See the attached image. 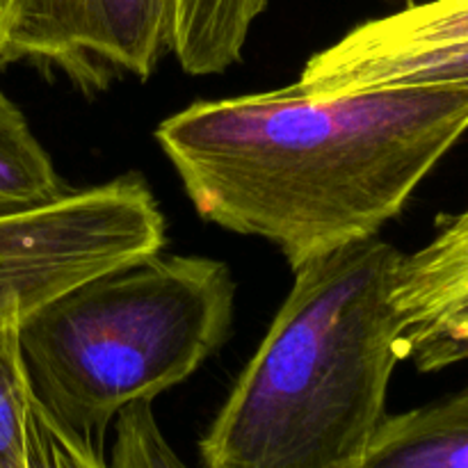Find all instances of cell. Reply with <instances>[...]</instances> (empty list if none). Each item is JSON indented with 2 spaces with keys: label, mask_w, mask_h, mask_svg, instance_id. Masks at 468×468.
<instances>
[{
  "label": "cell",
  "mask_w": 468,
  "mask_h": 468,
  "mask_svg": "<svg viewBox=\"0 0 468 468\" xmlns=\"http://www.w3.org/2000/svg\"><path fill=\"white\" fill-rule=\"evenodd\" d=\"M355 468H468V387L387 416Z\"/></svg>",
  "instance_id": "obj_7"
},
{
  "label": "cell",
  "mask_w": 468,
  "mask_h": 468,
  "mask_svg": "<svg viewBox=\"0 0 468 468\" xmlns=\"http://www.w3.org/2000/svg\"><path fill=\"white\" fill-rule=\"evenodd\" d=\"M165 215L137 174L0 219V327L76 283L165 250Z\"/></svg>",
  "instance_id": "obj_4"
},
{
  "label": "cell",
  "mask_w": 468,
  "mask_h": 468,
  "mask_svg": "<svg viewBox=\"0 0 468 468\" xmlns=\"http://www.w3.org/2000/svg\"><path fill=\"white\" fill-rule=\"evenodd\" d=\"M402 356L420 373H434L468 361V320L443 324L428 334L402 341Z\"/></svg>",
  "instance_id": "obj_15"
},
{
  "label": "cell",
  "mask_w": 468,
  "mask_h": 468,
  "mask_svg": "<svg viewBox=\"0 0 468 468\" xmlns=\"http://www.w3.org/2000/svg\"><path fill=\"white\" fill-rule=\"evenodd\" d=\"M400 3H407V5H410V3H414V0H400Z\"/></svg>",
  "instance_id": "obj_17"
},
{
  "label": "cell",
  "mask_w": 468,
  "mask_h": 468,
  "mask_svg": "<svg viewBox=\"0 0 468 468\" xmlns=\"http://www.w3.org/2000/svg\"><path fill=\"white\" fill-rule=\"evenodd\" d=\"M297 85L311 94H341L375 87L468 85V39L350 62H320L311 58Z\"/></svg>",
  "instance_id": "obj_8"
},
{
  "label": "cell",
  "mask_w": 468,
  "mask_h": 468,
  "mask_svg": "<svg viewBox=\"0 0 468 468\" xmlns=\"http://www.w3.org/2000/svg\"><path fill=\"white\" fill-rule=\"evenodd\" d=\"M393 306L402 324V341L468 320V206L439 219L428 245L402 254Z\"/></svg>",
  "instance_id": "obj_6"
},
{
  "label": "cell",
  "mask_w": 468,
  "mask_h": 468,
  "mask_svg": "<svg viewBox=\"0 0 468 468\" xmlns=\"http://www.w3.org/2000/svg\"><path fill=\"white\" fill-rule=\"evenodd\" d=\"M27 468H110L94 441L59 423L37 400L27 420Z\"/></svg>",
  "instance_id": "obj_14"
},
{
  "label": "cell",
  "mask_w": 468,
  "mask_h": 468,
  "mask_svg": "<svg viewBox=\"0 0 468 468\" xmlns=\"http://www.w3.org/2000/svg\"><path fill=\"white\" fill-rule=\"evenodd\" d=\"M110 468H190L169 446L151 402H135L114 419Z\"/></svg>",
  "instance_id": "obj_13"
},
{
  "label": "cell",
  "mask_w": 468,
  "mask_h": 468,
  "mask_svg": "<svg viewBox=\"0 0 468 468\" xmlns=\"http://www.w3.org/2000/svg\"><path fill=\"white\" fill-rule=\"evenodd\" d=\"M32 388L18 346V323L0 327V468H27Z\"/></svg>",
  "instance_id": "obj_12"
},
{
  "label": "cell",
  "mask_w": 468,
  "mask_h": 468,
  "mask_svg": "<svg viewBox=\"0 0 468 468\" xmlns=\"http://www.w3.org/2000/svg\"><path fill=\"white\" fill-rule=\"evenodd\" d=\"M7 67V59H5V53H3V46H0V71Z\"/></svg>",
  "instance_id": "obj_16"
},
{
  "label": "cell",
  "mask_w": 468,
  "mask_h": 468,
  "mask_svg": "<svg viewBox=\"0 0 468 468\" xmlns=\"http://www.w3.org/2000/svg\"><path fill=\"white\" fill-rule=\"evenodd\" d=\"M169 50L190 76L222 73L240 59L268 0H167Z\"/></svg>",
  "instance_id": "obj_9"
},
{
  "label": "cell",
  "mask_w": 468,
  "mask_h": 468,
  "mask_svg": "<svg viewBox=\"0 0 468 468\" xmlns=\"http://www.w3.org/2000/svg\"><path fill=\"white\" fill-rule=\"evenodd\" d=\"M7 64L32 62L85 94L146 80L169 50L167 0H0Z\"/></svg>",
  "instance_id": "obj_5"
},
{
  "label": "cell",
  "mask_w": 468,
  "mask_h": 468,
  "mask_svg": "<svg viewBox=\"0 0 468 468\" xmlns=\"http://www.w3.org/2000/svg\"><path fill=\"white\" fill-rule=\"evenodd\" d=\"M464 39H468V0H430L410 3L400 12L361 23L314 58L320 62H350Z\"/></svg>",
  "instance_id": "obj_10"
},
{
  "label": "cell",
  "mask_w": 468,
  "mask_h": 468,
  "mask_svg": "<svg viewBox=\"0 0 468 468\" xmlns=\"http://www.w3.org/2000/svg\"><path fill=\"white\" fill-rule=\"evenodd\" d=\"M468 131V85L311 94L297 82L197 101L155 140L201 219L291 268L378 238Z\"/></svg>",
  "instance_id": "obj_1"
},
{
  "label": "cell",
  "mask_w": 468,
  "mask_h": 468,
  "mask_svg": "<svg viewBox=\"0 0 468 468\" xmlns=\"http://www.w3.org/2000/svg\"><path fill=\"white\" fill-rule=\"evenodd\" d=\"M69 190L26 114L0 90V219L44 208Z\"/></svg>",
  "instance_id": "obj_11"
},
{
  "label": "cell",
  "mask_w": 468,
  "mask_h": 468,
  "mask_svg": "<svg viewBox=\"0 0 468 468\" xmlns=\"http://www.w3.org/2000/svg\"><path fill=\"white\" fill-rule=\"evenodd\" d=\"M236 282L222 261L155 254L94 274L18 323L35 400L90 441L126 407L195 375L231 334Z\"/></svg>",
  "instance_id": "obj_3"
},
{
  "label": "cell",
  "mask_w": 468,
  "mask_h": 468,
  "mask_svg": "<svg viewBox=\"0 0 468 468\" xmlns=\"http://www.w3.org/2000/svg\"><path fill=\"white\" fill-rule=\"evenodd\" d=\"M400 259L370 238L292 270L291 292L201 439L204 468L359 464L405 359L393 306Z\"/></svg>",
  "instance_id": "obj_2"
}]
</instances>
